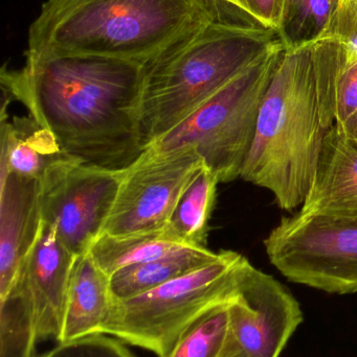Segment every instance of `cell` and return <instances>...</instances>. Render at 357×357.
<instances>
[{"mask_svg":"<svg viewBox=\"0 0 357 357\" xmlns=\"http://www.w3.org/2000/svg\"><path fill=\"white\" fill-rule=\"evenodd\" d=\"M281 45L278 31L220 2L214 20L144 65L140 127L146 150Z\"/></svg>","mask_w":357,"mask_h":357,"instance_id":"2","label":"cell"},{"mask_svg":"<svg viewBox=\"0 0 357 357\" xmlns=\"http://www.w3.org/2000/svg\"><path fill=\"white\" fill-rule=\"evenodd\" d=\"M327 37L343 42L348 60L357 59V3L342 2Z\"/></svg>","mask_w":357,"mask_h":357,"instance_id":"23","label":"cell"},{"mask_svg":"<svg viewBox=\"0 0 357 357\" xmlns=\"http://www.w3.org/2000/svg\"><path fill=\"white\" fill-rule=\"evenodd\" d=\"M245 256L220 251L215 261L152 291L115 301L101 335L168 357L178 340L203 314L236 294Z\"/></svg>","mask_w":357,"mask_h":357,"instance_id":"5","label":"cell"},{"mask_svg":"<svg viewBox=\"0 0 357 357\" xmlns=\"http://www.w3.org/2000/svg\"><path fill=\"white\" fill-rule=\"evenodd\" d=\"M117 337L94 335L75 341L58 343L56 347L39 357H136Z\"/></svg>","mask_w":357,"mask_h":357,"instance_id":"22","label":"cell"},{"mask_svg":"<svg viewBox=\"0 0 357 357\" xmlns=\"http://www.w3.org/2000/svg\"><path fill=\"white\" fill-rule=\"evenodd\" d=\"M242 351L243 350L241 349L240 346H239V344L237 343V341L235 340L234 335H233L232 333V337H231L228 346H226V349H224V351L222 352V354L220 356V357H237Z\"/></svg>","mask_w":357,"mask_h":357,"instance_id":"25","label":"cell"},{"mask_svg":"<svg viewBox=\"0 0 357 357\" xmlns=\"http://www.w3.org/2000/svg\"><path fill=\"white\" fill-rule=\"evenodd\" d=\"M221 0H46L27 58L88 54L146 65L219 14Z\"/></svg>","mask_w":357,"mask_h":357,"instance_id":"3","label":"cell"},{"mask_svg":"<svg viewBox=\"0 0 357 357\" xmlns=\"http://www.w3.org/2000/svg\"><path fill=\"white\" fill-rule=\"evenodd\" d=\"M125 172L69 160L40 181L42 220L73 255L88 253L103 234Z\"/></svg>","mask_w":357,"mask_h":357,"instance_id":"8","label":"cell"},{"mask_svg":"<svg viewBox=\"0 0 357 357\" xmlns=\"http://www.w3.org/2000/svg\"><path fill=\"white\" fill-rule=\"evenodd\" d=\"M301 211L357 215V136L331 128Z\"/></svg>","mask_w":357,"mask_h":357,"instance_id":"13","label":"cell"},{"mask_svg":"<svg viewBox=\"0 0 357 357\" xmlns=\"http://www.w3.org/2000/svg\"><path fill=\"white\" fill-rule=\"evenodd\" d=\"M220 257L207 248H184L145 264L127 266L111 275L110 289L115 301L152 291L174 279L198 270Z\"/></svg>","mask_w":357,"mask_h":357,"instance_id":"16","label":"cell"},{"mask_svg":"<svg viewBox=\"0 0 357 357\" xmlns=\"http://www.w3.org/2000/svg\"><path fill=\"white\" fill-rule=\"evenodd\" d=\"M2 90L84 165L125 171L144 154V65L88 54L27 58L2 67Z\"/></svg>","mask_w":357,"mask_h":357,"instance_id":"1","label":"cell"},{"mask_svg":"<svg viewBox=\"0 0 357 357\" xmlns=\"http://www.w3.org/2000/svg\"><path fill=\"white\" fill-rule=\"evenodd\" d=\"M235 295L189 327L168 357H220L232 337L230 304Z\"/></svg>","mask_w":357,"mask_h":357,"instance_id":"21","label":"cell"},{"mask_svg":"<svg viewBox=\"0 0 357 357\" xmlns=\"http://www.w3.org/2000/svg\"><path fill=\"white\" fill-rule=\"evenodd\" d=\"M184 248L190 247L170 241L163 231L121 236L103 233L88 254L96 266L110 277L121 268L145 264Z\"/></svg>","mask_w":357,"mask_h":357,"instance_id":"18","label":"cell"},{"mask_svg":"<svg viewBox=\"0 0 357 357\" xmlns=\"http://www.w3.org/2000/svg\"><path fill=\"white\" fill-rule=\"evenodd\" d=\"M75 257L61 243L54 227L43 222L18 274L33 303L39 342L54 340L60 343Z\"/></svg>","mask_w":357,"mask_h":357,"instance_id":"11","label":"cell"},{"mask_svg":"<svg viewBox=\"0 0 357 357\" xmlns=\"http://www.w3.org/2000/svg\"><path fill=\"white\" fill-rule=\"evenodd\" d=\"M237 357H252V356H247V354H245V351H242V352H241V354H239V356H237Z\"/></svg>","mask_w":357,"mask_h":357,"instance_id":"28","label":"cell"},{"mask_svg":"<svg viewBox=\"0 0 357 357\" xmlns=\"http://www.w3.org/2000/svg\"><path fill=\"white\" fill-rule=\"evenodd\" d=\"M0 298L14 284L23 260L39 236L40 182L0 172Z\"/></svg>","mask_w":357,"mask_h":357,"instance_id":"12","label":"cell"},{"mask_svg":"<svg viewBox=\"0 0 357 357\" xmlns=\"http://www.w3.org/2000/svg\"><path fill=\"white\" fill-rule=\"evenodd\" d=\"M341 2L342 0H284L278 27L284 47L299 50L326 38Z\"/></svg>","mask_w":357,"mask_h":357,"instance_id":"20","label":"cell"},{"mask_svg":"<svg viewBox=\"0 0 357 357\" xmlns=\"http://www.w3.org/2000/svg\"><path fill=\"white\" fill-rule=\"evenodd\" d=\"M37 322L22 279L0 298V357H39Z\"/></svg>","mask_w":357,"mask_h":357,"instance_id":"19","label":"cell"},{"mask_svg":"<svg viewBox=\"0 0 357 357\" xmlns=\"http://www.w3.org/2000/svg\"><path fill=\"white\" fill-rule=\"evenodd\" d=\"M346 133H349L351 134V135L357 136V119L356 123H354V127H352V129L350 130L349 132H346Z\"/></svg>","mask_w":357,"mask_h":357,"instance_id":"26","label":"cell"},{"mask_svg":"<svg viewBox=\"0 0 357 357\" xmlns=\"http://www.w3.org/2000/svg\"><path fill=\"white\" fill-rule=\"evenodd\" d=\"M284 48L279 46L252 65L147 150L171 153L193 149L219 183L240 178L262 100Z\"/></svg>","mask_w":357,"mask_h":357,"instance_id":"6","label":"cell"},{"mask_svg":"<svg viewBox=\"0 0 357 357\" xmlns=\"http://www.w3.org/2000/svg\"><path fill=\"white\" fill-rule=\"evenodd\" d=\"M284 0H240L241 8L264 26L278 31Z\"/></svg>","mask_w":357,"mask_h":357,"instance_id":"24","label":"cell"},{"mask_svg":"<svg viewBox=\"0 0 357 357\" xmlns=\"http://www.w3.org/2000/svg\"><path fill=\"white\" fill-rule=\"evenodd\" d=\"M203 165L193 149L145 151L126 169L103 233L121 236L163 231L182 191Z\"/></svg>","mask_w":357,"mask_h":357,"instance_id":"9","label":"cell"},{"mask_svg":"<svg viewBox=\"0 0 357 357\" xmlns=\"http://www.w3.org/2000/svg\"><path fill=\"white\" fill-rule=\"evenodd\" d=\"M237 4H238V8H241V6H240V0H237ZM241 10H242V8H241Z\"/></svg>","mask_w":357,"mask_h":357,"instance_id":"30","label":"cell"},{"mask_svg":"<svg viewBox=\"0 0 357 357\" xmlns=\"http://www.w3.org/2000/svg\"><path fill=\"white\" fill-rule=\"evenodd\" d=\"M222 1L230 2V3L234 4L238 8V4H237V0H222Z\"/></svg>","mask_w":357,"mask_h":357,"instance_id":"27","label":"cell"},{"mask_svg":"<svg viewBox=\"0 0 357 357\" xmlns=\"http://www.w3.org/2000/svg\"><path fill=\"white\" fill-rule=\"evenodd\" d=\"M343 1H345V0H342V2H343ZM342 2H341V3H342Z\"/></svg>","mask_w":357,"mask_h":357,"instance_id":"31","label":"cell"},{"mask_svg":"<svg viewBox=\"0 0 357 357\" xmlns=\"http://www.w3.org/2000/svg\"><path fill=\"white\" fill-rule=\"evenodd\" d=\"M73 160L67 156L54 136L38 125L33 117L1 119L0 172L41 181L60 163Z\"/></svg>","mask_w":357,"mask_h":357,"instance_id":"15","label":"cell"},{"mask_svg":"<svg viewBox=\"0 0 357 357\" xmlns=\"http://www.w3.org/2000/svg\"><path fill=\"white\" fill-rule=\"evenodd\" d=\"M219 181L205 165L187 185L163 229L170 241L190 248H207L210 218Z\"/></svg>","mask_w":357,"mask_h":357,"instance_id":"17","label":"cell"},{"mask_svg":"<svg viewBox=\"0 0 357 357\" xmlns=\"http://www.w3.org/2000/svg\"><path fill=\"white\" fill-rule=\"evenodd\" d=\"M264 245L270 264L291 282L357 293V215L300 210L282 218Z\"/></svg>","mask_w":357,"mask_h":357,"instance_id":"7","label":"cell"},{"mask_svg":"<svg viewBox=\"0 0 357 357\" xmlns=\"http://www.w3.org/2000/svg\"><path fill=\"white\" fill-rule=\"evenodd\" d=\"M343 2H352V3H357V0H345Z\"/></svg>","mask_w":357,"mask_h":357,"instance_id":"29","label":"cell"},{"mask_svg":"<svg viewBox=\"0 0 357 357\" xmlns=\"http://www.w3.org/2000/svg\"><path fill=\"white\" fill-rule=\"evenodd\" d=\"M303 319L289 289L245 257L230 304L231 331L241 349L252 357H279Z\"/></svg>","mask_w":357,"mask_h":357,"instance_id":"10","label":"cell"},{"mask_svg":"<svg viewBox=\"0 0 357 357\" xmlns=\"http://www.w3.org/2000/svg\"><path fill=\"white\" fill-rule=\"evenodd\" d=\"M115 302L108 275L89 254L77 256L69 280L60 343L101 335Z\"/></svg>","mask_w":357,"mask_h":357,"instance_id":"14","label":"cell"},{"mask_svg":"<svg viewBox=\"0 0 357 357\" xmlns=\"http://www.w3.org/2000/svg\"><path fill=\"white\" fill-rule=\"evenodd\" d=\"M331 128L321 102L312 45L284 48L240 178L268 189L282 209L303 205Z\"/></svg>","mask_w":357,"mask_h":357,"instance_id":"4","label":"cell"}]
</instances>
